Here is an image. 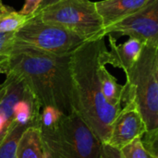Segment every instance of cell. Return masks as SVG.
<instances>
[{"mask_svg":"<svg viewBox=\"0 0 158 158\" xmlns=\"http://www.w3.org/2000/svg\"><path fill=\"white\" fill-rule=\"evenodd\" d=\"M15 158H44L39 127H30L21 135Z\"/></svg>","mask_w":158,"mask_h":158,"instance_id":"obj_13","label":"cell"},{"mask_svg":"<svg viewBox=\"0 0 158 158\" xmlns=\"http://www.w3.org/2000/svg\"><path fill=\"white\" fill-rule=\"evenodd\" d=\"M43 0H25L22 8L19 12L25 16H32L39 9Z\"/></svg>","mask_w":158,"mask_h":158,"instance_id":"obj_18","label":"cell"},{"mask_svg":"<svg viewBox=\"0 0 158 158\" xmlns=\"http://www.w3.org/2000/svg\"><path fill=\"white\" fill-rule=\"evenodd\" d=\"M31 16H25L19 11L0 2V32L10 33L18 31Z\"/></svg>","mask_w":158,"mask_h":158,"instance_id":"obj_15","label":"cell"},{"mask_svg":"<svg viewBox=\"0 0 158 158\" xmlns=\"http://www.w3.org/2000/svg\"><path fill=\"white\" fill-rule=\"evenodd\" d=\"M15 43V32H0V57L7 56Z\"/></svg>","mask_w":158,"mask_h":158,"instance_id":"obj_17","label":"cell"},{"mask_svg":"<svg viewBox=\"0 0 158 158\" xmlns=\"http://www.w3.org/2000/svg\"><path fill=\"white\" fill-rule=\"evenodd\" d=\"M71 55H54L15 42L6 56L5 73L19 76L41 108L69 114L74 111Z\"/></svg>","mask_w":158,"mask_h":158,"instance_id":"obj_1","label":"cell"},{"mask_svg":"<svg viewBox=\"0 0 158 158\" xmlns=\"http://www.w3.org/2000/svg\"><path fill=\"white\" fill-rule=\"evenodd\" d=\"M0 2H2V1H1V0H0Z\"/></svg>","mask_w":158,"mask_h":158,"instance_id":"obj_22","label":"cell"},{"mask_svg":"<svg viewBox=\"0 0 158 158\" xmlns=\"http://www.w3.org/2000/svg\"><path fill=\"white\" fill-rule=\"evenodd\" d=\"M145 131V124L139 107L131 100L121 106L112 122L110 135L106 143L120 150L134 140L142 138Z\"/></svg>","mask_w":158,"mask_h":158,"instance_id":"obj_9","label":"cell"},{"mask_svg":"<svg viewBox=\"0 0 158 158\" xmlns=\"http://www.w3.org/2000/svg\"><path fill=\"white\" fill-rule=\"evenodd\" d=\"M5 76L0 84V143L19 116L41 109L37 99L19 76L8 71Z\"/></svg>","mask_w":158,"mask_h":158,"instance_id":"obj_7","label":"cell"},{"mask_svg":"<svg viewBox=\"0 0 158 158\" xmlns=\"http://www.w3.org/2000/svg\"><path fill=\"white\" fill-rule=\"evenodd\" d=\"M34 15L44 22L65 28L85 42L106 36L95 4L91 0H60Z\"/></svg>","mask_w":158,"mask_h":158,"instance_id":"obj_5","label":"cell"},{"mask_svg":"<svg viewBox=\"0 0 158 158\" xmlns=\"http://www.w3.org/2000/svg\"><path fill=\"white\" fill-rule=\"evenodd\" d=\"M105 31L106 36L111 34L116 39L129 36L143 44H158V0L105 29Z\"/></svg>","mask_w":158,"mask_h":158,"instance_id":"obj_8","label":"cell"},{"mask_svg":"<svg viewBox=\"0 0 158 158\" xmlns=\"http://www.w3.org/2000/svg\"><path fill=\"white\" fill-rule=\"evenodd\" d=\"M6 63V56L0 57V74H4L5 73Z\"/></svg>","mask_w":158,"mask_h":158,"instance_id":"obj_21","label":"cell"},{"mask_svg":"<svg viewBox=\"0 0 158 158\" xmlns=\"http://www.w3.org/2000/svg\"><path fill=\"white\" fill-rule=\"evenodd\" d=\"M39 131L44 158H98L102 143L81 118L41 108Z\"/></svg>","mask_w":158,"mask_h":158,"instance_id":"obj_3","label":"cell"},{"mask_svg":"<svg viewBox=\"0 0 158 158\" xmlns=\"http://www.w3.org/2000/svg\"><path fill=\"white\" fill-rule=\"evenodd\" d=\"M60 0H43V2H42V4H41V6H40V7H39V9L38 10H40V9H43V8H44V7H46V6H51V5H54V4H56V3H57V2H59ZM37 10V11H38Z\"/></svg>","mask_w":158,"mask_h":158,"instance_id":"obj_20","label":"cell"},{"mask_svg":"<svg viewBox=\"0 0 158 158\" xmlns=\"http://www.w3.org/2000/svg\"><path fill=\"white\" fill-rule=\"evenodd\" d=\"M41 109L25 112L13 122L9 131L0 143V158H15L19 141L30 127H39Z\"/></svg>","mask_w":158,"mask_h":158,"instance_id":"obj_12","label":"cell"},{"mask_svg":"<svg viewBox=\"0 0 158 158\" xmlns=\"http://www.w3.org/2000/svg\"><path fill=\"white\" fill-rule=\"evenodd\" d=\"M99 77L101 81V89L106 102L117 108H121V96L123 85H120L117 79L106 69L105 65L99 68Z\"/></svg>","mask_w":158,"mask_h":158,"instance_id":"obj_14","label":"cell"},{"mask_svg":"<svg viewBox=\"0 0 158 158\" xmlns=\"http://www.w3.org/2000/svg\"><path fill=\"white\" fill-rule=\"evenodd\" d=\"M15 42L54 55H69L85 41L63 27L32 15L15 31Z\"/></svg>","mask_w":158,"mask_h":158,"instance_id":"obj_6","label":"cell"},{"mask_svg":"<svg viewBox=\"0 0 158 158\" xmlns=\"http://www.w3.org/2000/svg\"><path fill=\"white\" fill-rule=\"evenodd\" d=\"M98 158H122V156L120 150L107 143H102Z\"/></svg>","mask_w":158,"mask_h":158,"instance_id":"obj_19","label":"cell"},{"mask_svg":"<svg viewBox=\"0 0 158 158\" xmlns=\"http://www.w3.org/2000/svg\"><path fill=\"white\" fill-rule=\"evenodd\" d=\"M122 158H154L144 149L141 138L136 139L131 143L120 149Z\"/></svg>","mask_w":158,"mask_h":158,"instance_id":"obj_16","label":"cell"},{"mask_svg":"<svg viewBox=\"0 0 158 158\" xmlns=\"http://www.w3.org/2000/svg\"><path fill=\"white\" fill-rule=\"evenodd\" d=\"M125 75L121 106L133 100L144 121L145 134L158 135V44H144Z\"/></svg>","mask_w":158,"mask_h":158,"instance_id":"obj_4","label":"cell"},{"mask_svg":"<svg viewBox=\"0 0 158 158\" xmlns=\"http://www.w3.org/2000/svg\"><path fill=\"white\" fill-rule=\"evenodd\" d=\"M110 51L106 49L102 53V61L104 65L110 64L115 68L121 69L127 73L138 59L143 43L133 38H130L122 44H117V39L108 34Z\"/></svg>","mask_w":158,"mask_h":158,"instance_id":"obj_10","label":"cell"},{"mask_svg":"<svg viewBox=\"0 0 158 158\" xmlns=\"http://www.w3.org/2000/svg\"><path fill=\"white\" fill-rule=\"evenodd\" d=\"M106 49L105 38H101L84 42L71 55L74 111L102 143L107 142L119 111L106 102L101 89L99 68L104 65L102 53Z\"/></svg>","mask_w":158,"mask_h":158,"instance_id":"obj_2","label":"cell"},{"mask_svg":"<svg viewBox=\"0 0 158 158\" xmlns=\"http://www.w3.org/2000/svg\"><path fill=\"white\" fill-rule=\"evenodd\" d=\"M155 0H101L94 2L105 29L135 14Z\"/></svg>","mask_w":158,"mask_h":158,"instance_id":"obj_11","label":"cell"}]
</instances>
